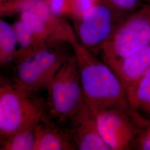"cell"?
<instances>
[{"label": "cell", "instance_id": "1", "mask_svg": "<svg viewBox=\"0 0 150 150\" xmlns=\"http://www.w3.org/2000/svg\"><path fill=\"white\" fill-rule=\"evenodd\" d=\"M71 43L85 101L93 112L109 108L130 110L125 90L113 70L83 47L74 36Z\"/></svg>", "mask_w": 150, "mask_h": 150}, {"label": "cell", "instance_id": "2", "mask_svg": "<svg viewBox=\"0 0 150 150\" xmlns=\"http://www.w3.org/2000/svg\"><path fill=\"white\" fill-rule=\"evenodd\" d=\"M69 42L47 43L15 62L12 83L30 97L46 90L54 76L70 57L64 44Z\"/></svg>", "mask_w": 150, "mask_h": 150}, {"label": "cell", "instance_id": "3", "mask_svg": "<svg viewBox=\"0 0 150 150\" xmlns=\"http://www.w3.org/2000/svg\"><path fill=\"white\" fill-rule=\"evenodd\" d=\"M46 90L47 117L64 127L86 103L74 52L54 76Z\"/></svg>", "mask_w": 150, "mask_h": 150}, {"label": "cell", "instance_id": "4", "mask_svg": "<svg viewBox=\"0 0 150 150\" xmlns=\"http://www.w3.org/2000/svg\"><path fill=\"white\" fill-rule=\"evenodd\" d=\"M46 117L45 100L28 96L1 78L0 140L35 127Z\"/></svg>", "mask_w": 150, "mask_h": 150}, {"label": "cell", "instance_id": "5", "mask_svg": "<svg viewBox=\"0 0 150 150\" xmlns=\"http://www.w3.org/2000/svg\"><path fill=\"white\" fill-rule=\"evenodd\" d=\"M150 45V19L133 18L115 30L103 46V61L107 62L122 59Z\"/></svg>", "mask_w": 150, "mask_h": 150}, {"label": "cell", "instance_id": "6", "mask_svg": "<svg viewBox=\"0 0 150 150\" xmlns=\"http://www.w3.org/2000/svg\"><path fill=\"white\" fill-rule=\"evenodd\" d=\"M129 111L109 108L94 112L99 132L110 150L134 148L135 131Z\"/></svg>", "mask_w": 150, "mask_h": 150}, {"label": "cell", "instance_id": "7", "mask_svg": "<svg viewBox=\"0 0 150 150\" xmlns=\"http://www.w3.org/2000/svg\"><path fill=\"white\" fill-rule=\"evenodd\" d=\"M79 20L78 42L92 53L101 50L114 31L110 9L96 4Z\"/></svg>", "mask_w": 150, "mask_h": 150}, {"label": "cell", "instance_id": "8", "mask_svg": "<svg viewBox=\"0 0 150 150\" xmlns=\"http://www.w3.org/2000/svg\"><path fill=\"white\" fill-rule=\"evenodd\" d=\"M79 150H110L99 132L95 115L85 103L62 127Z\"/></svg>", "mask_w": 150, "mask_h": 150}, {"label": "cell", "instance_id": "9", "mask_svg": "<svg viewBox=\"0 0 150 150\" xmlns=\"http://www.w3.org/2000/svg\"><path fill=\"white\" fill-rule=\"evenodd\" d=\"M106 63L117 76L126 92L150 70V45L125 57Z\"/></svg>", "mask_w": 150, "mask_h": 150}, {"label": "cell", "instance_id": "10", "mask_svg": "<svg viewBox=\"0 0 150 150\" xmlns=\"http://www.w3.org/2000/svg\"><path fill=\"white\" fill-rule=\"evenodd\" d=\"M66 131L47 117L35 126L34 150H76Z\"/></svg>", "mask_w": 150, "mask_h": 150}, {"label": "cell", "instance_id": "11", "mask_svg": "<svg viewBox=\"0 0 150 150\" xmlns=\"http://www.w3.org/2000/svg\"><path fill=\"white\" fill-rule=\"evenodd\" d=\"M126 93L130 110L150 118V69Z\"/></svg>", "mask_w": 150, "mask_h": 150}, {"label": "cell", "instance_id": "12", "mask_svg": "<svg viewBox=\"0 0 150 150\" xmlns=\"http://www.w3.org/2000/svg\"><path fill=\"white\" fill-rule=\"evenodd\" d=\"M17 39L13 26L7 22L0 21V66H5L16 59Z\"/></svg>", "mask_w": 150, "mask_h": 150}, {"label": "cell", "instance_id": "13", "mask_svg": "<svg viewBox=\"0 0 150 150\" xmlns=\"http://www.w3.org/2000/svg\"><path fill=\"white\" fill-rule=\"evenodd\" d=\"M13 27L18 46L15 62L44 45L38 41L32 30L21 20L16 22Z\"/></svg>", "mask_w": 150, "mask_h": 150}, {"label": "cell", "instance_id": "14", "mask_svg": "<svg viewBox=\"0 0 150 150\" xmlns=\"http://www.w3.org/2000/svg\"><path fill=\"white\" fill-rule=\"evenodd\" d=\"M35 126L0 140L1 150H34Z\"/></svg>", "mask_w": 150, "mask_h": 150}, {"label": "cell", "instance_id": "15", "mask_svg": "<svg viewBox=\"0 0 150 150\" xmlns=\"http://www.w3.org/2000/svg\"><path fill=\"white\" fill-rule=\"evenodd\" d=\"M129 114L135 131L134 148L139 150H150V118L131 110Z\"/></svg>", "mask_w": 150, "mask_h": 150}, {"label": "cell", "instance_id": "16", "mask_svg": "<svg viewBox=\"0 0 150 150\" xmlns=\"http://www.w3.org/2000/svg\"><path fill=\"white\" fill-rule=\"evenodd\" d=\"M96 4V0H69V11L79 20Z\"/></svg>", "mask_w": 150, "mask_h": 150}, {"label": "cell", "instance_id": "17", "mask_svg": "<svg viewBox=\"0 0 150 150\" xmlns=\"http://www.w3.org/2000/svg\"><path fill=\"white\" fill-rule=\"evenodd\" d=\"M47 4L51 12L56 17L69 11V0H48Z\"/></svg>", "mask_w": 150, "mask_h": 150}, {"label": "cell", "instance_id": "18", "mask_svg": "<svg viewBox=\"0 0 150 150\" xmlns=\"http://www.w3.org/2000/svg\"><path fill=\"white\" fill-rule=\"evenodd\" d=\"M113 4L120 8L130 9L136 5L137 0H110Z\"/></svg>", "mask_w": 150, "mask_h": 150}]
</instances>
